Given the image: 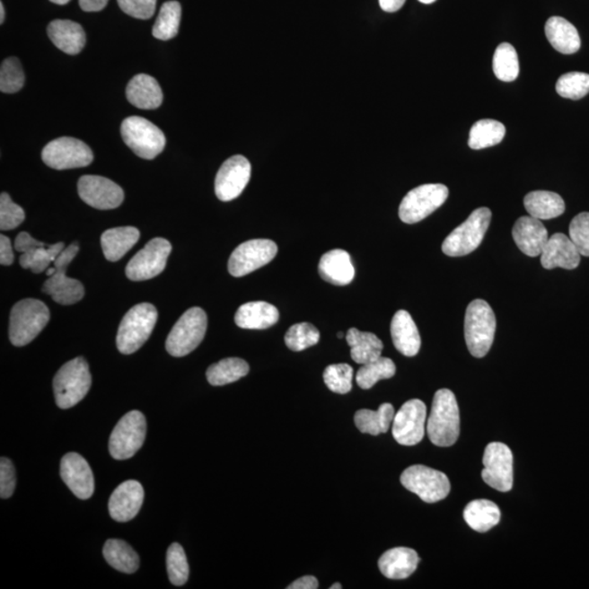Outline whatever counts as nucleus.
<instances>
[{
	"label": "nucleus",
	"mask_w": 589,
	"mask_h": 589,
	"mask_svg": "<svg viewBox=\"0 0 589 589\" xmlns=\"http://www.w3.org/2000/svg\"><path fill=\"white\" fill-rule=\"evenodd\" d=\"M426 433L438 446H451L460 435V409L452 391L441 389L435 394L433 409L426 421Z\"/></svg>",
	"instance_id": "obj_1"
},
{
	"label": "nucleus",
	"mask_w": 589,
	"mask_h": 589,
	"mask_svg": "<svg viewBox=\"0 0 589 589\" xmlns=\"http://www.w3.org/2000/svg\"><path fill=\"white\" fill-rule=\"evenodd\" d=\"M497 320L490 304L482 299L466 309L464 333L467 348L476 358L485 357L494 344Z\"/></svg>",
	"instance_id": "obj_2"
},
{
	"label": "nucleus",
	"mask_w": 589,
	"mask_h": 589,
	"mask_svg": "<svg viewBox=\"0 0 589 589\" xmlns=\"http://www.w3.org/2000/svg\"><path fill=\"white\" fill-rule=\"evenodd\" d=\"M157 316L159 314L152 303H142L132 307L121 320L117 333L116 343L119 352L130 355L139 350L154 332Z\"/></svg>",
	"instance_id": "obj_3"
},
{
	"label": "nucleus",
	"mask_w": 589,
	"mask_h": 589,
	"mask_svg": "<svg viewBox=\"0 0 589 589\" xmlns=\"http://www.w3.org/2000/svg\"><path fill=\"white\" fill-rule=\"evenodd\" d=\"M92 384L89 365L84 357L65 364L54 378L56 404L62 409L74 408L88 394Z\"/></svg>",
	"instance_id": "obj_4"
},
{
	"label": "nucleus",
	"mask_w": 589,
	"mask_h": 589,
	"mask_svg": "<svg viewBox=\"0 0 589 589\" xmlns=\"http://www.w3.org/2000/svg\"><path fill=\"white\" fill-rule=\"evenodd\" d=\"M47 304L38 299H23L14 304L10 313L9 338L14 347L31 343L49 321Z\"/></svg>",
	"instance_id": "obj_5"
},
{
	"label": "nucleus",
	"mask_w": 589,
	"mask_h": 589,
	"mask_svg": "<svg viewBox=\"0 0 589 589\" xmlns=\"http://www.w3.org/2000/svg\"><path fill=\"white\" fill-rule=\"evenodd\" d=\"M488 207L476 209L464 223L455 228L442 243V251L449 257H463L476 251L488 231L491 221Z\"/></svg>",
	"instance_id": "obj_6"
},
{
	"label": "nucleus",
	"mask_w": 589,
	"mask_h": 589,
	"mask_svg": "<svg viewBox=\"0 0 589 589\" xmlns=\"http://www.w3.org/2000/svg\"><path fill=\"white\" fill-rule=\"evenodd\" d=\"M207 317L203 309L190 308L180 318L166 339V350L171 356L184 357L194 352L206 337Z\"/></svg>",
	"instance_id": "obj_7"
},
{
	"label": "nucleus",
	"mask_w": 589,
	"mask_h": 589,
	"mask_svg": "<svg viewBox=\"0 0 589 589\" xmlns=\"http://www.w3.org/2000/svg\"><path fill=\"white\" fill-rule=\"evenodd\" d=\"M78 252L79 245L77 242H73L70 246L65 248L53 263L55 273L53 276L48 277L49 278L44 283L42 288V291L49 294L54 302L64 304V306L78 303L84 296L83 283L78 279L68 277L66 274L69 264L73 262Z\"/></svg>",
	"instance_id": "obj_8"
},
{
	"label": "nucleus",
	"mask_w": 589,
	"mask_h": 589,
	"mask_svg": "<svg viewBox=\"0 0 589 589\" xmlns=\"http://www.w3.org/2000/svg\"><path fill=\"white\" fill-rule=\"evenodd\" d=\"M120 132L125 144L141 159L154 160L164 150L163 132L144 117H128L121 124Z\"/></svg>",
	"instance_id": "obj_9"
},
{
	"label": "nucleus",
	"mask_w": 589,
	"mask_h": 589,
	"mask_svg": "<svg viewBox=\"0 0 589 589\" xmlns=\"http://www.w3.org/2000/svg\"><path fill=\"white\" fill-rule=\"evenodd\" d=\"M448 197V187L442 184H426L414 188L400 202V218L406 224H415L438 210Z\"/></svg>",
	"instance_id": "obj_10"
},
{
	"label": "nucleus",
	"mask_w": 589,
	"mask_h": 589,
	"mask_svg": "<svg viewBox=\"0 0 589 589\" xmlns=\"http://www.w3.org/2000/svg\"><path fill=\"white\" fill-rule=\"evenodd\" d=\"M146 420L139 410L126 414L116 425L110 438V453L115 460H128L144 445Z\"/></svg>",
	"instance_id": "obj_11"
},
{
	"label": "nucleus",
	"mask_w": 589,
	"mask_h": 589,
	"mask_svg": "<svg viewBox=\"0 0 589 589\" xmlns=\"http://www.w3.org/2000/svg\"><path fill=\"white\" fill-rule=\"evenodd\" d=\"M400 482L406 489L414 492L426 504H435L445 499L451 490L448 476L424 465L409 467L400 476Z\"/></svg>",
	"instance_id": "obj_12"
},
{
	"label": "nucleus",
	"mask_w": 589,
	"mask_h": 589,
	"mask_svg": "<svg viewBox=\"0 0 589 589\" xmlns=\"http://www.w3.org/2000/svg\"><path fill=\"white\" fill-rule=\"evenodd\" d=\"M42 160L50 169L57 171L80 169L92 163L93 154L84 142L63 136L44 147Z\"/></svg>",
	"instance_id": "obj_13"
},
{
	"label": "nucleus",
	"mask_w": 589,
	"mask_h": 589,
	"mask_svg": "<svg viewBox=\"0 0 589 589\" xmlns=\"http://www.w3.org/2000/svg\"><path fill=\"white\" fill-rule=\"evenodd\" d=\"M171 252L169 241L154 238L127 264V277L131 281L141 282L159 276L164 271Z\"/></svg>",
	"instance_id": "obj_14"
},
{
	"label": "nucleus",
	"mask_w": 589,
	"mask_h": 589,
	"mask_svg": "<svg viewBox=\"0 0 589 589\" xmlns=\"http://www.w3.org/2000/svg\"><path fill=\"white\" fill-rule=\"evenodd\" d=\"M277 243L268 240L242 242L233 251L228 271L233 277H242L270 263L277 255Z\"/></svg>",
	"instance_id": "obj_15"
},
{
	"label": "nucleus",
	"mask_w": 589,
	"mask_h": 589,
	"mask_svg": "<svg viewBox=\"0 0 589 589\" xmlns=\"http://www.w3.org/2000/svg\"><path fill=\"white\" fill-rule=\"evenodd\" d=\"M482 463L485 469L481 477L487 485L501 492L512 489L513 454L509 446L500 442H492L487 445Z\"/></svg>",
	"instance_id": "obj_16"
},
{
	"label": "nucleus",
	"mask_w": 589,
	"mask_h": 589,
	"mask_svg": "<svg viewBox=\"0 0 589 589\" xmlns=\"http://www.w3.org/2000/svg\"><path fill=\"white\" fill-rule=\"evenodd\" d=\"M426 408L423 400H410L394 416L392 434L402 445H416L424 439Z\"/></svg>",
	"instance_id": "obj_17"
},
{
	"label": "nucleus",
	"mask_w": 589,
	"mask_h": 589,
	"mask_svg": "<svg viewBox=\"0 0 589 589\" xmlns=\"http://www.w3.org/2000/svg\"><path fill=\"white\" fill-rule=\"evenodd\" d=\"M251 177V164L245 156L235 155L223 163L215 179V194L221 201L236 199Z\"/></svg>",
	"instance_id": "obj_18"
},
{
	"label": "nucleus",
	"mask_w": 589,
	"mask_h": 589,
	"mask_svg": "<svg viewBox=\"0 0 589 589\" xmlns=\"http://www.w3.org/2000/svg\"><path fill=\"white\" fill-rule=\"evenodd\" d=\"M78 192L86 205L98 210H113L124 201L125 194L114 181L105 177L86 175L78 182Z\"/></svg>",
	"instance_id": "obj_19"
},
{
	"label": "nucleus",
	"mask_w": 589,
	"mask_h": 589,
	"mask_svg": "<svg viewBox=\"0 0 589 589\" xmlns=\"http://www.w3.org/2000/svg\"><path fill=\"white\" fill-rule=\"evenodd\" d=\"M60 476L73 494L81 500H88L94 494L92 470L78 453L66 454L60 462Z\"/></svg>",
	"instance_id": "obj_20"
},
{
	"label": "nucleus",
	"mask_w": 589,
	"mask_h": 589,
	"mask_svg": "<svg viewBox=\"0 0 589 589\" xmlns=\"http://www.w3.org/2000/svg\"><path fill=\"white\" fill-rule=\"evenodd\" d=\"M145 500L144 487L136 480H127L117 487L109 502L111 519L126 523L135 519Z\"/></svg>",
	"instance_id": "obj_21"
},
{
	"label": "nucleus",
	"mask_w": 589,
	"mask_h": 589,
	"mask_svg": "<svg viewBox=\"0 0 589 589\" xmlns=\"http://www.w3.org/2000/svg\"><path fill=\"white\" fill-rule=\"evenodd\" d=\"M541 266L547 270L562 268L566 270H574L581 262V253L570 237L562 233H553L548 240L541 252Z\"/></svg>",
	"instance_id": "obj_22"
},
{
	"label": "nucleus",
	"mask_w": 589,
	"mask_h": 589,
	"mask_svg": "<svg viewBox=\"0 0 589 589\" xmlns=\"http://www.w3.org/2000/svg\"><path fill=\"white\" fill-rule=\"evenodd\" d=\"M513 240L520 251L528 257L541 255L549 235L541 220L532 216H522L512 231Z\"/></svg>",
	"instance_id": "obj_23"
},
{
	"label": "nucleus",
	"mask_w": 589,
	"mask_h": 589,
	"mask_svg": "<svg viewBox=\"0 0 589 589\" xmlns=\"http://www.w3.org/2000/svg\"><path fill=\"white\" fill-rule=\"evenodd\" d=\"M319 274L324 281L337 286H345L353 282L355 268L347 251L333 249L320 259Z\"/></svg>",
	"instance_id": "obj_24"
},
{
	"label": "nucleus",
	"mask_w": 589,
	"mask_h": 589,
	"mask_svg": "<svg viewBox=\"0 0 589 589\" xmlns=\"http://www.w3.org/2000/svg\"><path fill=\"white\" fill-rule=\"evenodd\" d=\"M391 335L396 349L406 357L419 353L421 338L418 327L409 312L399 311L391 322Z\"/></svg>",
	"instance_id": "obj_25"
},
{
	"label": "nucleus",
	"mask_w": 589,
	"mask_h": 589,
	"mask_svg": "<svg viewBox=\"0 0 589 589\" xmlns=\"http://www.w3.org/2000/svg\"><path fill=\"white\" fill-rule=\"evenodd\" d=\"M419 561L418 552L410 548H393L381 556L379 568L391 580H404L416 571Z\"/></svg>",
	"instance_id": "obj_26"
},
{
	"label": "nucleus",
	"mask_w": 589,
	"mask_h": 589,
	"mask_svg": "<svg viewBox=\"0 0 589 589\" xmlns=\"http://www.w3.org/2000/svg\"><path fill=\"white\" fill-rule=\"evenodd\" d=\"M127 99L140 110L159 109L163 101V92L156 79L140 74L130 80L126 89Z\"/></svg>",
	"instance_id": "obj_27"
},
{
	"label": "nucleus",
	"mask_w": 589,
	"mask_h": 589,
	"mask_svg": "<svg viewBox=\"0 0 589 589\" xmlns=\"http://www.w3.org/2000/svg\"><path fill=\"white\" fill-rule=\"evenodd\" d=\"M48 34L55 47L68 55H77L85 45L84 30L70 20H54L48 28Z\"/></svg>",
	"instance_id": "obj_28"
},
{
	"label": "nucleus",
	"mask_w": 589,
	"mask_h": 589,
	"mask_svg": "<svg viewBox=\"0 0 589 589\" xmlns=\"http://www.w3.org/2000/svg\"><path fill=\"white\" fill-rule=\"evenodd\" d=\"M279 312L277 307L266 302L243 303L235 314L238 327L247 330H264L277 324Z\"/></svg>",
	"instance_id": "obj_29"
},
{
	"label": "nucleus",
	"mask_w": 589,
	"mask_h": 589,
	"mask_svg": "<svg viewBox=\"0 0 589 589\" xmlns=\"http://www.w3.org/2000/svg\"><path fill=\"white\" fill-rule=\"evenodd\" d=\"M546 37L552 48L558 53L572 55L581 48V38L571 22L561 17L548 19L545 27Z\"/></svg>",
	"instance_id": "obj_30"
},
{
	"label": "nucleus",
	"mask_w": 589,
	"mask_h": 589,
	"mask_svg": "<svg viewBox=\"0 0 589 589\" xmlns=\"http://www.w3.org/2000/svg\"><path fill=\"white\" fill-rule=\"evenodd\" d=\"M140 232L132 226L110 228L101 237L104 256L109 261L120 260L138 242Z\"/></svg>",
	"instance_id": "obj_31"
},
{
	"label": "nucleus",
	"mask_w": 589,
	"mask_h": 589,
	"mask_svg": "<svg viewBox=\"0 0 589 589\" xmlns=\"http://www.w3.org/2000/svg\"><path fill=\"white\" fill-rule=\"evenodd\" d=\"M525 209L537 220H551L566 211V203L561 196L551 191H532L524 198Z\"/></svg>",
	"instance_id": "obj_32"
},
{
	"label": "nucleus",
	"mask_w": 589,
	"mask_h": 589,
	"mask_svg": "<svg viewBox=\"0 0 589 589\" xmlns=\"http://www.w3.org/2000/svg\"><path fill=\"white\" fill-rule=\"evenodd\" d=\"M347 341L350 347V356L355 363L365 365L381 357L383 343L377 335L360 332L356 328L348 330Z\"/></svg>",
	"instance_id": "obj_33"
},
{
	"label": "nucleus",
	"mask_w": 589,
	"mask_h": 589,
	"mask_svg": "<svg viewBox=\"0 0 589 589\" xmlns=\"http://www.w3.org/2000/svg\"><path fill=\"white\" fill-rule=\"evenodd\" d=\"M395 410L392 404L384 403L378 410L360 409L355 414V424L360 433L378 435L388 433L393 424Z\"/></svg>",
	"instance_id": "obj_34"
},
{
	"label": "nucleus",
	"mask_w": 589,
	"mask_h": 589,
	"mask_svg": "<svg viewBox=\"0 0 589 589\" xmlns=\"http://www.w3.org/2000/svg\"><path fill=\"white\" fill-rule=\"evenodd\" d=\"M501 512L494 502L475 500L467 505L464 520L470 528L479 532H486L500 522Z\"/></svg>",
	"instance_id": "obj_35"
},
{
	"label": "nucleus",
	"mask_w": 589,
	"mask_h": 589,
	"mask_svg": "<svg viewBox=\"0 0 589 589\" xmlns=\"http://www.w3.org/2000/svg\"><path fill=\"white\" fill-rule=\"evenodd\" d=\"M103 556L109 565L117 571L131 574L139 568V556L128 543L123 541L110 540L106 541Z\"/></svg>",
	"instance_id": "obj_36"
},
{
	"label": "nucleus",
	"mask_w": 589,
	"mask_h": 589,
	"mask_svg": "<svg viewBox=\"0 0 589 589\" xmlns=\"http://www.w3.org/2000/svg\"><path fill=\"white\" fill-rule=\"evenodd\" d=\"M249 373V365L241 358H225L210 365L207 372L209 383L215 387H221L246 377Z\"/></svg>",
	"instance_id": "obj_37"
},
{
	"label": "nucleus",
	"mask_w": 589,
	"mask_h": 589,
	"mask_svg": "<svg viewBox=\"0 0 589 589\" xmlns=\"http://www.w3.org/2000/svg\"><path fill=\"white\" fill-rule=\"evenodd\" d=\"M505 132V127L500 121L481 119L471 127L469 145L470 149L482 150L499 145L504 140Z\"/></svg>",
	"instance_id": "obj_38"
},
{
	"label": "nucleus",
	"mask_w": 589,
	"mask_h": 589,
	"mask_svg": "<svg viewBox=\"0 0 589 589\" xmlns=\"http://www.w3.org/2000/svg\"><path fill=\"white\" fill-rule=\"evenodd\" d=\"M65 248L64 242H57L55 245H48L44 242L42 246L22 253L20 257V266L35 274L48 271L50 264L54 263Z\"/></svg>",
	"instance_id": "obj_39"
},
{
	"label": "nucleus",
	"mask_w": 589,
	"mask_h": 589,
	"mask_svg": "<svg viewBox=\"0 0 589 589\" xmlns=\"http://www.w3.org/2000/svg\"><path fill=\"white\" fill-rule=\"evenodd\" d=\"M181 6L179 2H166L162 6L152 34L157 40L174 39L180 31Z\"/></svg>",
	"instance_id": "obj_40"
},
{
	"label": "nucleus",
	"mask_w": 589,
	"mask_h": 589,
	"mask_svg": "<svg viewBox=\"0 0 589 589\" xmlns=\"http://www.w3.org/2000/svg\"><path fill=\"white\" fill-rule=\"evenodd\" d=\"M492 65L496 77L504 83H512L519 77V56L509 43H502L497 48Z\"/></svg>",
	"instance_id": "obj_41"
},
{
	"label": "nucleus",
	"mask_w": 589,
	"mask_h": 589,
	"mask_svg": "<svg viewBox=\"0 0 589 589\" xmlns=\"http://www.w3.org/2000/svg\"><path fill=\"white\" fill-rule=\"evenodd\" d=\"M396 373L392 359L379 357L368 364L363 365L356 374V382L360 388L369 390L380 380L391 379Z\"/></svg>",
	"instance_id": "obj_42"
},
{
	"label": "nucleus",
	"mask_w": 589,
	"mask_h": 589,
	"mask_svg": "<svg viewBox=\"0 0 589 589\" xmlns=\"http://www.w3.org/2000/svg\"><path fill=\"white\" fill-rule=\"evenodd\" d=\"M286 344L294 352L314 347L320 341L319 330L312 323L302 322L294 324L286 334Z\"/></svg>",
	"instance_id": "obj_43"
},
{
	"label": "nucleus",
	"mask_w": 589,
	"mask_h": 589,
	"mask_svg": "<svg viewBox=\"0 0 589 589\" xmlns=\"http://www.w3.org/2000/svg\"><path fill=\"white\" fill-rule=\"evenodd\" d=\"M166 565L172 585H185L189 577V566H188L184 548L180 543H172L167 550Z\"/></svg>",
	"instance_id": "obj_44"
},
{
	"label": "nucleus",
	"mask_w": 589,
	"mask_h": 589,
	"mask_svg": "<svg viewBox=\"0 0 589 589\" xmlns=\"http://www.w3.org/2000/svg\"><path fill=\"white\" fill-rule=\"evenodd\" d=\"M556 90L562 98L581 100L589 93V75L584 73L562 75L557 81Z\"/></svg>",
	"instance_id": "obj_45"
},
{
	"label": "nucleus",
	"mask_w": 589,
	"mask_h": 589,
	"mask_svg": "<svg viewBox=\"0 0 589 589\" xmlns=\"http://www.w3.org/2000/svg\"><path fill=\"white\" fill-rule=\"evenodd\" d=\"M354 370L347 364L330 365L324 370L323 380L334 393L347 394L353 388Z\"/></svg>",
	"instance_id": "obj_46"
},
{
	"label": "nucleus",
	"mask_w": 589,
	"mask_h": 589,
	"mask_svg": "<svg viewBox=\"0 0 589 589\" xmlns=\"http://www.w3.org/2000/svg\"><path fill=\"white\" fill-rule=\"evenodd\" d=\"M24 74L16 57L4 59L0 67V90L4 93H17L23 88Z\"/></svg>",
	"instance_id": "obj_47"
},
{
	"label": "nucleus",
	"mask_w": 589,
	"mask_h": 589,
	"mask_svg": "<svg viewBox=\"0 0 589 589\" xmlns=\"http://www.w3.org/2000/svg\"><path fill=\"white\" fill-rule=\"evenodd\" d=\"M24 218L22 207L16 205L6 192H3L0 196V230H14L22 224Z\"/></svg>",
	"instance_id": "obj_48"
},
{
	"label": "nucleus",
	"mask_w": 589,
	"mask_h": 589,
	"mask_svg": "<svg viewBox=\"0 0 589 589\" xmlns=\"http://www.w3.org/2000/svg\"><path fill=\"white\" fill-rule=\"evenodd\" d=\"M568 232L581 256L589 257V213L583 212L574 217Z\"/></svg>",
	"instance_id": "obj_49"
},
{
	"label": "nucleus",
	"mask_w": 589,
	"mask_h": 589,
	"mask_svg": "<svg viewBox=\"0 0 589 589\" xmlns=\"http://www.w3.org/2000/svg\"><path fill=\"white\" fill-rule=\"evenodd\" d=\"M119 7L128 16L146 20L154 16L157 0H117Z\"/></svg>",
	"instance_id": "obj_50"
},
{
	"label": "nucleus",
	"mask_w": 589,
	"mask_h": 589,
	"mask_svg": "<svg viewBox=\"0 0 589 589\" xmlns=\"http://www.w3.org/2000/svg\"><path fill=\"white\" fill-rule=\"evenodd\" d=\"M16 489V471L13 462L7 458L0 460V497L3 499L13 495Z\"/></svg>",
	"instance_id": "obj_51"
},
{
	"label": "nucleus",
	"mask_w": 589,
	"mask_h": 589,
	"mask_svg": "<svg viewBox=\"0 0 589 589\" xmlns=\"http://www.w3.org/2000/svg\"><path fill=\"white\" fill-rule=\"evenodd\" d=\"M43 243L44 242H42L34 240V238L30 235V233L22 232L19 233L16 241H14V248H16V251L20 253H24L31 251V249L35 247L42 246Z\"/></svg>",
	"instance_id": "obj_52"
},
{
	"label": "nucleus",
	"mask_w": 589,
	"mask_h": 589,
	"mask_svg": "<svg viewBox=\"0 0 589 589\" xmlns=\"http://www.w3.org/2000/svg\"><path fill=\"white\" fill-rule=\"evenodd\" d=\"M13 259L12 242L7 236H0V263L3 266H12Z\"/></svg>",
	"instance_id": "obj_53"
},
{
	"label": "nucleus",
	"mask_w": 589,
	"mask_h": 589,
	"mask_svg": "<svg viewBox=\"0 0 589 589\" xmlns=\"http://www.w3.org/2000/svg\"><path fill=\"white\" fill-rule=\"evenodd\" d=\"M319 587V582L314 576H303L298 578L297 581H294L287 588L288 589H317Z\"/></svg>",
	"instance_id": "obj_54"
},
{
	"label": "nucleus",
	"mask_w": 589,
	"mask_h": 589,
	"mask_svg": "<svg viewBox=\"0 0 589 589\" xmlns=\"http://www.w3.org/2000/svg\"><path fill=\"white\" fill-rule=\"evenodd\" d=\"M108 3L109 0H79L81 9L86 13L101 12Z\"/></svg>",
	"instance_id": "obj_55"
},
{
	"label": "nucleus",
	"mask_w": 589,
	"mask_h": 589,
	"mask_svg": "<svg viewBox=\"0 0 589 589\" xmlns=\"http://www.w3.org/2000/svg\"><path fill=\"white\" fill-rule=\"evenodd\" d=\"M406 0H379L380 7L385 13H396L404 6Z\"/></svg>",
	"instance_id": "obj_56"
},
{
	"label": "nucleus",
	"mask_w": 589,
	"mask_h": 589,
	"mask_svg": "<svg viewBox=\"0 0 589 589\" xmlns=\"http://www.w3.org/2000/svg\"><path fill=\"white\" fill-rule=\"evenodd\" d=\"M4 4L0 3V23H4Z\"/></svg>",
	"instance_id": "obj_57"
},
{
	"label": "nucleus",
	"mask_w": 589,
	"mask_h": 589,
	"mask_svg": "<svg viewBox=\"0 0 589 589\" xmlns=\"http://www.w3.org/2000/svg\"><path fill=\"white\" fill-rule=\"evenodd\" d=\"M50 2L57 4H66L70 2V0H50Z\"/></svg>",
	"instance_id": "obj_58"
},
{
	"label": "nucleus",
	"mask_w": 589,
	"mask_h": 589,
	"mask_svg": "<svg viewBox=\"0 0 589 589\" xmlns=\"http://www.w3.org/2000/svg\"><path fill=\"white\" fill-rule=\"evenodd\" d=\"M421 4H429L435 2V0H418Z\"/></svg>",
	"instance_id": "obj_59"
},
{
	"label": "nucleus",
	"mask_w": 589,
	"mask_h": 589,
	"mask_svg": "<svg viewBox=\"0 0 589 589\" xmlns=\"http://www.w3.org/2000/svg\"><path fill=\"white\" fill-rule=\"evenodd\" d=\"M330 588H331V589H341L342 586H341V584L337 583V584H334V585L330 587Z\"/></svg>",
	"instance_id": "obj_60"
},
{
	"label": "nucleus",
	"mask_w": 589,
	"mask_h": 589,
	"mask_svg": "<svg viewBox=\"0 0 589 589\" xmlns=\"http://www.w3.org/2000/svg\"><path fill=\"white\" fill-rule=\"evenodd\" d=\"M343 337H344V334H343L342 332H339V333H338V338H342Z\"/></svg>",
	"instance_id": "obj_61"
}]
</instances>
